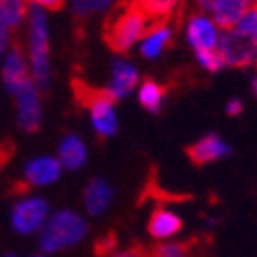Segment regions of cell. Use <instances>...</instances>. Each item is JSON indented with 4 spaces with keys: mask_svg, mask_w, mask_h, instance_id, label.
<instances>
[{
    "mask_svg": "<svg viewBox=\"0 0 257 257\" xmlns=\"http://www.w3.org/2000/svg\"><path fill=\"white\" fill-rule=\"evenodd\" d=\"M171 39H173V31H171L169 25H155L142 39V56L148 60L159 58L163 50L171 44Z\"/></svg>",
    "mask_w": 257,
    "mask_h": 257,
    "instance_id": "e0dca14e",
    "label": "cell"
},
{
    "mask_svg": "<svg viewBox=\"0 0 257 257\" xmlns=\"http://www.w3.org/2000/svg\"><path fill=\"white\" fill-rule=\"evenodd\" d=\"M115 247H117V237H115V232H109V234H105L103 239L97 241L95 253L99 257H111L113 251H115Z\"/></svg>",
    "mask_w": 257,
    "mask_h": 257,
    "instance_id": "d4e9b609",
    "label": "cell"
},
{
    "mask_svg": "<svg viewBox=\"0 0 257 257\" xmlns=\"http://www.w3.org/2000/svg\"><path fill=\"white\" fill-rule=\"evenodd\" d=\"M138 5L153 25H167L169 17L173 15L175 9L173 0H148V3H138Z\"/></svg>",
    "mask_w": 257,
    "mask_h": 257,
    "instance_id": "44dd1931",
    "label": "cell"
},
{
    "mask_svg": "<svg viewBox=\"0 0 257 257\" xmlns=\"http://www.w3.org/2000/svg\"><path fill=\"white\" fill-rule=\"evenodd\" d=\"M29 58L33 68V82L39 91L50 89V41L46 11L35 3L29 5Z\"/></svg>",
    "mask_w": 257,
    "mask_h": 257,
    "instance_id": "7a4b0ae2",
    "label": "cell"
},
{
    "mask_svg": "<svg viewBox=\"0 0 257 257\" xmlns=\"http://www.w3.org/2000/svg\"><path fill=\"white\" fill-rule=\"evenodd\" d=\"M163 99H165V87H161V84L157 80H153V78H146L142 82L140 91H138L140 105L144 107L146 111L157 113L161 109V105H163Z\"/></svg>",
    "mask_w": 257,
    "mask_h": 257,
    "instance_id": "ffe728a7",
    "label": "cell"
},
{
    "mask_svg": "<svg viewBox=\"0 0 257 257\" xmlns=\"http://www.w3.org/2000/svg\"><path fill=\"white\" fill-rule=\"evenodd\" d=\"M60 171H62V165L58 159H52V157L33 159L25 167V183L29 187L54 183L60 177Z\"/></svg>",
    "mask_w": 257,
    "mask_h": 257,
    "instance_id": "8fae6325",
    "label": "cell"
},
{
    "mask_svg": "<svg viewBox=\"0 0 257 257\" xmlns=\"http://www.w3.org/2000/svg\"><path fill=\"white\" fill-rule=\"evenodd\" d=\"M7 41H9V29L3 23V19H0V56H3V52L7 48Z\"/></svg>",
    "mask_w": 257,
    "mask_h": 257,
    "instance_id": "f546056e",
    "label": "cell"
},
{
    "mask_svg": "<svg viewBox=\"0 0 257 257\" xmlns=\"http://www.w3.org/2000/svg\"><path fill=\"white\" fill-rule=\"evenodd\" d=\"M58 161L60 165H64L70 171H76L84 165L87 161V146L82 144V140L74 134H68L60 142V148H58Z\"/></svg>",
    "mask_w": 257,
    "mask_h": 257,
    "instance_id": "9a60e30c",
    "label": "cell"
},
{
    "mask_svg": "<svg viewBox=\"0 0 257 257\" xmlns=\"http://www.w3.org/2000/svg\"><path fill=\"white\" fill-rule=\"evenodd\" d=\"M13 97L19 107V127L27 134L37 132L41 121V105H39V91L35 87L33 78L21 84Z\"/></svg>",
    "mask_w": 257,
    "mask_h": 257,
    "instance_id": "5b68a950",
    "label": "cell"
},
{
    "mask_svg": "<svg viewBox=\"0 0 257 257\" xmlns=\"http://www.w3.org/2000/svg\"><path fill=\"white\" fill-rule=\"evenodd\" d=\"M255 66H257V62H255Z\"/></svg>",
    "mask_w": 257,
    "mask_h": 257,
    "instance_id": "e575fe53",
    "label": "cell"
},
{
    "mask_svg": "<svg viewBox=\"0 0 257 257\" xmlns=\"http://www.w3.org/2000/svg\"><path fill=\"white\" fill-rule=\"evenodd\" d=\"M185 37L189 41V46H194L196 52H200V50H216L220 33H218V27L214 25V21L210 17L198 13L187 21Z\"/></svg>",
    "mask_w": 257,
    "mask_h": 257,
    "instance_id": "52a82bcc",
    "label": "cell"
},
{
    "mask_svg": "<svg viewBox=\"0 0 257 257\" xmlns=\"http://www.w3.org/2000/svg\"><path fill=\"white\" fill-rule=\"evenodd\" d=\"M241 111H243V103H241V99H230V101L226 103V115L237 117Z\"/></svg>",
    "mask_w": 257,
    "mask_h": 257,
    "instance_id": "83f0119b",
    "label": "cell"
},
{
    "mask_svg": "<svg viewBox=\"0 0 257 257\" xmlns=\"http://www.w3.org/2000/svg\"><path fill=\"white\" fill-rule=\"evenodd\" d=\"M153 27L155 25L148 21V17L144 15V11L140 9L138 3H127V5H123V9L117 15H113L105 23L103 39H105V44L109 46V50L123 54L130 50L136 41L144 39Z\"/></svg>",
    "mask_w": 257,
    "mask_h": 257,
    "instance_id": "6da1fadb",
    "label": "cell"
},
{
    "mask_svg": "<svg viewBox=\"0 0 257 257\" xmlns=\"http://www.w3.org/2000/svg\"><path fill=\"white\" fill-rule=\"evenodd\" d=\"M113 196H115V191L109 187V183L101 177H95L84 187V206H87L89 214L97 216V214H103L107 210Z\"/></svg>",
    "mask_w": 257,
    "mask_h": 257,
    "instance_id": "4fadbf2b",
    "label": "cell"
},
{
    "mask_svg": "<svg viewBox=\"0 0 257 257\" xmlns=\"http://www.w3.org/2000/svg\"><path fill=\"white\" fill-rule=\"evenodd\" d=\"M111 257H148V251H144L142 247H130V249H125L121 253H115Z\"/></svg>",
    "mask_w": 257,
    "mask_h": 257,
    "instance_id": "f1b7e54d",
    "label": "cell"
},
{
    "mask_svg": "<svg viewBox=\"0 0 257 257\" xmlns=\"http://www.w3.org/2000/svg\"><path fill=\"white\" fill-rule=\"evenodd\" d=\"M228 155H230V146L218 134H208L187 148V157L194 165H206Z\"/></svg>",
    "mask_w": 257,
    "mask_h": 257,
    "instance_id": "ba28073f",
    "label": "cell"
},
{
    "mask_svg": "<svg viewBox=\"0 0 257 257\" xmlns=\"http://www.w3.org/2000/svg\"><path fill=\"white\" fill-rule=\"evenodd\" d=\"M37 7H41V9H50V11H60V9H64V3H35Z\"/></svg>",
    "mask_w": 257,
    "mask_h": 257,
    "instance_id": "4dcf8cb0",
    "label": "cell"
},
{
    "mask_svg": "<svg viewBox=\"0 0 257 257\" xmlns=\"http://www.w3.org/2000/svg\"><path fill=\"white\" fill-rule=\"evenodd\" d=\"M148 257H189V245L187 243H163L148 253Z\"/></svg>",
    "mask_w": 257,
    "mask_h": 257,
    "instance_id": "cb8c5ba5",
    "label": "cell"
},
{
    "mask_svg": "<svg viewBox=\"0 0 257 257\" xmlns=\"http://www.w3.org/2000/svg\"><path fill=\"white\" fill-rule=\"evenodd\" d=\"M251 89H253V93H255V97H257V76H255L253 82H251Z\"/></svg>",
    "mask_w": 257,
    "mask_h": 257,
    "instance_id": "1f68e13d",
    "label": "cell"
},
{
    "mask_svg": "<svg viewBox=\"0 0 257 257\" xmlns=\"http://www.w3.org/2000/svg\"><path fill=\"white\" fill-rule=\"evenodd\" d=\"M234 29H237L239 33H243V35H247L257 46V3H251L249 11L243 15V19L239 21V25Z\"/></svg>",
    "mask_w": 257,
    "mask_h": 257,
    "instance_id": "7402d4cb",
    "label": "cell"
},
{
    "mask_svg": "<svg viewBox=\"0 0 257 257\" xmlns=\"http://www.w3.org/2000/svg\"><path fill=\"white\" fill-rule=\"evenodd\" d=\"M89 226L72 210H60L50 218V222L44 226L39 234V247L46 253L62 251L66 247L76 245L84 234H87Z\"/></svg>",
    "mask_w": 257,
    "mask_h": 257,
    "instance_id": "3957f363",
    "label": "cell"
},
{
    "mask_svg": "<svg viewBox=\"0 0 257 257\" xmlns=\"http://www.w3.org/2000/svg\"><path fill=\"white\" fill-rule=\"evenodd\" d=\"M27 15H29V3H21V0H0V19H3V23L7 25L9 31L19 29Z\"/></svg>",
    "mask_w": 257,
    "mask_h": 257,
    "instance_id": "d6986e66",
    "label": "cell"
},
{
    "mask_svg": "<svg viewBox=\"0 0 257 257\" xmlns=\"http://www.w3.org/2000/svg\"><path fill=\"white\" fill-rule=\"evenodd\" d=\"M13 157H15V144H13V140L5 138L0 142V169H5L9 165V161H13Z\"/></svg>",
    "mask_w": 257,
    "mask_h": 257,
    "instance_id": "4316f807",
    "label": "cell"
},
{
    "mask_svg": "<svg viewBox=\"0 0 257 257\" xmlns=\"http://www.w3.org/2000/svg\"><path fill=\"white\" fill-rule=\"evenodd\" d=\"M183 228V220L177 216L175 212H171L167 208H157L151 214V220H148V234L153 239H169L177 234Z\"/></svg>",
    "mask_w": 257,
    "mask_h": 257,
    "instance_id": "7c38bea8",
    "label": "cell"
},
{
    "mask_svg": "<svg viewBox=\"0 0 257 257\" xmlns=\"http://www.w3.org/2000/svg\"><path fill=\"white\" fill-rule=\"evenodd\" d=\"M33 257H44V255H33Z\"/></svg>",
    "mask_w": 257,
    "mask_h": 257,
    "instance_id": "d6a6232c",
    "label": "cell"
},
{
    "mask_svg": "<svg viewBox=\"0 0 257 257\" xmlns=\"http://www.w3.org/2000/svg\"><path fill=\"white\" fill-rule=\"evenodd\" d=\"M109 7H111V3H74L72 11H74L76 17H82V15H93V13L105 11Z\"/></svg>",
    "mask_w": 257,
    "mask_h": 257,
    "instance_id": "484cf974",
    "label": "cell"
},
{
    "mask_svg": "<svg viewBox=\"0 0 257 257\" xmlns=\"http://www.w3.org/2000/svg\"><path fill=\"white\" fill-rule=\"evenodd\" d=\"M111 72H113V84L109 89L115 95V99H123L136 87L138 72H136V68L132 66V64L125 62V60H115L113 66H111Z\"/></svg>",
    "mask_w": 257,
    "mask_h": 257,
    "instance_id": "2e32d148",
    "label": "cell"
},
{
    "mask_svg": "<svg viewBox=\"0 0 257 257\" xmlns=\"http://www.w3.org/2000/svg\"><path fill=\"white\" fill-rule=\"evenodd\" d=\"M3 78L11 95H15L21 84L31 78L27 72V62H25V54H23V46L21 44H13L5 60V66H3Z\"/></svg>",
    "mask_w": 257,
    "mask_h": 257,
    "instance_id": "30bf717a",
    "label": "cell"
},
{
    "mask_svg": "<svg viewBox=\"0 0 257 257\" xmlns=\"http://www.w3.org/2000/svg\"><path fill=\"white\" fill-rule=\"evenodd\" d=\"M216 50L224 58L226 66L243 68V66H249L251 62H257V46L247 35L239 33L237 29L222 31Z\"/></svg>",
    "mask_w": 257,
    "mask_h": 257,
    "instance_id": "277c9868",
    "label": "cell"
},
{
    "mask_svg": "<svg viewBox=\"0 0 257 257\" xmlns=\"http://www.w3.org/2000/svg\"><path fill=\"white\" fill-rule=\"evenodd\" d=\"M91 121L99 138L113 136L117 132V117L113 111V103H101L91 109Z\"/></svg>",
    "mask_w": 257,
    "mask_h": 257,
    "instance_id": "ac0fdd59",
    "label": "cell"
},
{
    "mask_svg": "<svg viewBox=\"0 0 257 257\" xmlns=\"http://www.w3.org/2000/svg\"><path fill=\"white\" fill-rule=\"evenodd\" d=\"M72 91H74V99L80 107L84 109H93V107L101 105V103H115V95L111 93V89H97V87H91L84 80L80 78H74L72 80Z\"/></svg>",
    "mask_w": 257,
    "mask_h": 257,
    "instance_id": "5bb4252c",
    "label": "cell"
},
{
    "mask_svg": "<svg viewBox=\"0 0 257 257\" xmlns=\"http://www.w3.org/2000/svg\"><path fill=\"white\" fill-rule=\"evenodd\" d=\"M196 58L200 62V66L206 68L208 72H220L226 66L224 58L220 56L218 50H200V52H196Z\"/></svg>",
    "mask_w": 257,
    "mask_h": 257,
    "instance_id": "603a6c76",
    "label": "cell"
},
{
    "mask_svg": "<svg viewBox=\"0 0 257 257\" xmlns=\"http://www.w3.org/2000/svg\"><path fill=\"white\" fill-rule=\"evenodd\" d=\"M48 212H50V206L41 198H29L19 202L13 208V228L21 234L35 232L37 228L44 226Z\"/></svg>",
    "mask_w": 257,
    "mask_h": 257,
    "instance_id": "8992f818",
    "label": "cell"
},
{
    "mask_svg": "<svg viewBox=\"0 0 257 257\" xmlns=\"http://www.w3.org/2000/svg\"><path fill=\"white\" fill-rule=\"evenodd\" d=\"M7 257H15V255H7Z\"/></svg>",
    "mask_w": 257,
    "mask_h": 257,
    "instance_id": "836d02e7",
    "label": "cell"
},
{
    "mask_svg": "<svg viewBox=\"0 0 257 257\" xmlns=\"http://www.w3.org/2000/svg\"><path fill=\"white\" fill-rule=\"evenodd\" d=\"M251 3L247 0H214L212 3V21L218 29L230 31L239 25L243 15L249 11Z\"/></svg>",
    "mask_w": 257,
    "mask_h": 257,
    "instance_id": "9c48e42d",
    "label": "cell"
}]
</instances>
